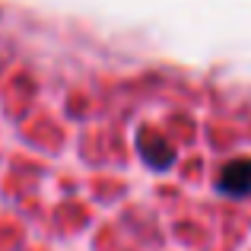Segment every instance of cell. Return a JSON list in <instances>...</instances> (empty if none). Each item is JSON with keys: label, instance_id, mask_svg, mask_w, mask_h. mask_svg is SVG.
I'll return each instance as SVG.
<instances>
[{"label": "cell", "instance_id": "1", "mask_svg": "<svg viewBox=\"0 0 251 251\" xmlns=\"http://www.w3.org/2000/svg\"><path fill=\"white\" fill-rule=\"evenodd\" d=\"M216 188L229 197H245L251 194V159H232L226 162L220 172V181Z\"/></svg>", "mask_w": 251, "mask_h": 251}, {"label": "cell", "instance_id": "2", "mask_svg": "<svg viewBox=\"0 0 251 251\" xmlns=\"http://www.w3.org/2000/svg\"><path fill=\"white\" fill-rule=\"evenodd\" d=\"M137 147H140V156H143V159H147L153 169H159V172L169 169L172 162H175V147H172L162 134H156V130H143Z\"/></svg>", "mask_w": 251, "mask_h": 251}]
</instances>
